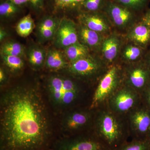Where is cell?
Segmentation results:
<instances>
[{
    "label": "cell",
    "instance_id": "6da1fadb",
    "mask_svg": "<svg viewBox=\"0 0 150 150\" xmlns=\"http://www.w3.org/2000/svg\"><path fill=\"white\" fill-rule=\"evenodd\" d=\"M0 121V150L52 149L46 108L35 87L18 86L3 94Z\"/></svg>",
    "mask_w": 150,
    "mask_h": 150
},
{
    "label": "cell",
    "instance_id": "7a4b0ae2",
    "mask_svg": "<svg viewBox=\"0 0 150 150\" xmlns=\"http://www.w3.org/2000/svg\"><path fill=\"white\" fill-rule=\"evenodd\" d=\"M94 135L109 150H114L126 142V132L118 118L112 112L100 113Z\"/></svg>",
    "mask_w": 150,
    "mask_h": 150
},
{
    "label": "cell",
    "instance_id": "3957f363",
    "mask_svg": "<svg viewBox=\"0 0 150 150\" xmlns=\"http://www.w3.org/2000/svg\"><path fill=\"white\" fill-rule=\"evenodd\" d=\"M47 88L52 102L58 107H67L72 104L79 94V87L74 81L60 76L49 78Z\"/></svg>",
    "mask_w": 150,
    "mask_h": 150
},
{
    "label": "cell",
    "instance_id": "277c9868",
    "mask_svg": "<svg viewBox=\"0 0 150 150\" xmlns=\"http://www.w3.org/2000/svg\"><path fill=\"white\" fill-rule=\"evenodd\" d=\"M52 150H109L94 134L64 137L56 140Z\"/></svg>",
    "mask_w": 150,
    "mask_h": 150
},
{
    "label": "cell",
    "instance_id": "5b68a950",
    "mask_svg": "<svg viewBox=\"0 0 150 150\" xmlns=\"http://www.w3.org/2000/svg\"><path fill=\"white\" fill-rule=\"evenodd\" d=\"M118 69L112 67L100 82L93 99L92 107L98 105L112 96L118 86Z\"/></svg>",
    "mask_w": 150,
    "mask_h": 150
},
{
    "label": "cell",
    "instance_id": "8992f818",
    "mask_svg": "<svg viewBox=\"0 0 150 150\" xmlns=\"http://www.w3.org/2000/svg\"><path fill=\"white\" fill-rule=\"evenodd\" d=\"M53 40L56 48L63 50L79 42L78 29L74 23L66 18L61 20Z\"/></svg>",
    "mask_w": 150,
    "mask_h": 150
},
{
    "label": "cell",
    "instance_id": "52a82bcc",
    "mask_svg": "<svg viewBox=\"0 0 150 150\" xmlns=\"http://www.w3.org/2000/svg\"><path fill=\"white\" fill-rule=\"evenodd\" d=\"M69 72L78 78L87 79L93 76L99 72L100 64L91 56H89L69 63Z\"/></svg>",
    "mask_w": 150,
    "mask_h": 150
},
{
    "label": "cell",
    "instance_id": "ba28073f",
    "mask_svg": "<svg viewBox=\"0 0 150 150\" xmlns=\"http://www.w3.org/2000/svg\"><path fill=\"white\" fill-rule=\"evenodd\" d=\"M137 101L136 92L131 88H123L112 95L110 98L112 110L118 113L128 112L135 106Z\"/></svg>",
    "mask_w": 150,
    "mask_h": 150
},
{
    "label": "cell",
    "instance_id": "9c48e42d",
    "mask_svg": "<svg viewBox=\"0 0 150 150\" xmlns=\"http://www.w3.org/2000/svg\"><path fill=\"white\" fill-rule=\"evenodd\" d=\"M134 140H144L150 127V115L144 110L140 109L131 112L130 118Z\"/></svg>",
    "mask_w": 150,
    "mask_h": 150
},
{
    "label": "cell",
    "instance_id": "30bf717a",
    "mask_svg": "<svg viewBox=\"0 0 150 150\" xmlns=\"http://www.w3.org/2000/svg\"><path fill=\"white\" fill-rule=\"evenodd\" d=\"M90 120V116L88 112L81 111L70 112L63 120V128L68 132H75L87 125Z\"/></svg>",
    "mask_w": 150,
    "mask_h": 150
},
{
    "label": "cell",
    "instance_id": "8fae6325",
    "mask_svg": "<svg viewBox=\"0 0 150 150\" xmlns=\"http://www.w3.org/2000/svg\"><path fill=\"white\" fill-rule=\"evenodd\" d=\"M64 52L56 49H50L47 51L45 66L52 71L64 69L69 65Z\"/></svg>",
    "mask_w": 150,
    "mask_h": 150
},
{
    "label": "cell",
    "instance_id": "7c38bea8",
    "mask_svg": "<svg viewBox=\"0 0 150 150\" xmlns=\"http://www.w3.org/2000/svg\"><path fill=\"white\" fill-rule=\"evenodd\" d=\"M47 51L41 46L34 45L28 50L26 56L33 69L38 70L45 65Z\"/></svg>",
    "mask_w": 150,
    "mask_h": 150
},
{
    "label": "cell",
    "instance_id": "4fadbf2b",
    "mask_svg": "<svg viewBox=\"0 0 150 150\" xmlns=\"http://www.w3.org/2000/svg\"><path fill=\"white\" fill-rule=\"evenodd\" d=\"M78 33L79 40L88 48H95L101 42V36L99 33L89 29L83 25L78 28Z\"/></svg>",
    "mask_w": 150,
    "mask_h": 150
},
{
    "label": "cell",
    "instance_id": "5bb4252c",
    "mask_svg": "<svg viewBox=\"0 0 150 150\" xmlns=\"http://www.w3.org/2000/svg\"><path fill=\"white\" fill-rule=\"evenodd\" d=\"M80 21L83 25L99 33L107 32L109 30V26L107 23L98 16L83 15L81 16Z\"/></svg>",
    "mask_w": 150,
    "mask_h": 150
},
{
    "label": "cell",
    "instance_id": "9a60e30c",
    "mask_svg": "<svg viewBox=\"0 0 150 150\" xmlns=\"http://www.w3.org/2000/svg\"><path fill=\"white\" fill-rule=\"evenodd\" d=\"M64 54L69 63L89 55L88 48L79 41L64 49Z\"/></svg>",
    "mask_w": 150,
    "mask_h": 150
},
{
    "label": "cell",
    "instance_id": "2e32d148",
    "mask_svg": "<svg viewBox=\"0 0 150 150\" xmlns=\"http://www.w3.org/2000/svg\"><path fill=\"white\" fill-rule=\"evenodd\" d=\"M119 39L115 36L108 38L103 41L102 51L105 59L108 62H112L117 56L119 48Z\"/></svg>",
    "mask_w": 150,
    "mask_h": 150
},
{
    "label": "cell",
    "instance_id": "e0dca14e",
    "mask_svg": "<svg viewBox=\"0 0 150 150\" xmlns=\"http://www.w3.org/2000/svg\"><path fill=\"white\" fill-rule=\"evenodd\" d=\"M147 74L145 70L139 67L131 69L128 76L129 85L134 89L143 88L146 81Z\"/></svg>",
    "mask_w": 150,
    "mask_h": 150
},
{
    "label": "cell",
    "instance_id": "ac0fdd59",
    "mask_svg": "<svg viewBox=\"0 0 150 150\" xmlns=\"http://www.w3.org/2000/svg\"><path fill=\"white\" fill-rule=\"evenodd\" d=\"M110 14L114 23L119 27L126 26L131 18L130 11L118 6L112 7L110 9Z\"/></svg>",
    "mask_w": 150,
    "mask_h": 150
},
{
    "label": "cell",
    "instance_id": "d6986e66",
    "mask_svg": "<svg viewBox=\"0 0 150 150\" xmlns=\"http://www.w3.org/2000/svg\"><path fill=\"white\" fill-rule=\"evenodd\" d=\"M1 55L24 57L25 49L24 46L15 41H7L3 43L1 47Z\"/></svg>",
    "mask_w": 150,
    "mask_h": 150
},
{
    "label": "cell",
    "instance_id": "ffe728a7",
    "mask_svg": "<svg viewBox=\"0 0 150 150\" xmlns=\"http://www.w3.org/2000/svg\"><path fill=\"white\" fill-rule=\"evenodd\" d=\"M129 37L136 43L140 45L146 44L150 38V29L143 25H137L132 30Z\"/></svg>",
    "mask_w": 150,
    "mask_h": 150
},
{
    "label": "cell",
    "instance_id": "44dd1931",
    "mask_svg": "<svg viewBox=\"0 0 150 150\" xmlns=\"http://www.w3.org/2000/svg\"><path fill=\"white\" fill-rule=\"evenodd\" d=\"M35 27V23L32 17L30 14H28L18 22L16 25V31L20 36L26 37L30 35Z\"/></svg>",
    "mask_w": 150,
    "mask_h": 150
},
{
    "label": "cell",
    "instance_id": "7402d4cb",
    "mask_svg": "<svg viewBox=\"0 0 150 150\" xmlns=\"http://www.w3.org/2000/svg\"><path fill=\"white\" fill-rule=\"evenodd\" d=\"M1 56L4 64L12 71H18L23 69L24 63L22 57L4 55Z\"/></svg>",
    "mask_w": 150,
    "mask_h": 150
},
{
    "label": "cell",
    "instance_id": "603a6c76",
    "mask_svg": "<svg viewBox=\"0 0 150 150\" xmlns=\"http://www.w3.org/2000/svg\"><path fill=\"white\" fill-rule=\"evenodd\" d=\"M114 150H150L149 140H134L126 142Z\"/></svg>",
    "mask_w": 150,
    "mask_h": 150
},
{
    "label": "cell",
    "instance_id": "cb8c5ba5",
    "mask_svg": "<svg viewBox=\"0 0 150 150\" xmlns=\"http://www.w3.org/2000/svg\"><path fill=\"white\" fill-rule=\"evenodd\" d=\"M18 6L9 0L1 3L0 5V15L2 17L8 18L18 12Z\"/></svg>",
    "mask_w": 150,
    "mask_h": 150
},
{
    "label": "cell",
    "instance_id": "d4e9b609",
    "mask_svg": "<svg viewBox=\"0 0 150 150\" xmlns=\"http://www.w3.org/2000/svg\"><path fill=\"white\" fill-rule=\"evenodd\" d=\"M56 8L62 10H69L83 4L85 0H54Z\"/></svg>",
    "mask_w": 150,
    "mask_h": 150
},
{
    "label": "cell",
    "instance_id": "484cf974",
    "mask_svg": "<svg viewBox=\"0 0 150 150\" xmlns=\"http://www.w3.org/2000/svg\"><path fill=\"white\" fill-rule=\"evenodd\" d=\"M60 20L52 16H46L42 18L38 25L37 31L57 27Z\"/></svg>",
    "mask_w": 150,
    "mask_h": 150
},
{
    "label": "cell",
    "instance_id": "4316f807",
    "mask_svg": "<svg viewBox=\"0 0 150 150\" xmlns=\"http://www.w3.org/2000/svg\"><path fill=\"white\" fill-rule=\"evenodd\" d=\"M142 52L139 47L136 46H127L123 51V57L128 61H136L139 58Z\"/></svg>",
    "mask_w": 150,
    "mask_h": 150
},
{
    "label": "cell",
    "instance_id": "83f0119b",
    "mask_svg": "<svg viewBox=\"0 0 150 150\" xmlns=\"http://www.w3.org/2000/svg\"><path fill=\"white\" fill-rule=\"evenodd\" d=\"M59 26V25H58ZM58 26L37 31L38 39L40 42L45 43L53 39Z\"/></svg>",
    "mask_w": 150,
    "mask_h": 150
},
{
    "label": "cell",
    "instance_id": "f1b7e54d",
    "mask_svg": "<svg viewBox=\"0 0 150 150\" xmlns=\"http://www.w3.org/2000/svg\"><path fill=\"white\" fill-rule=\"evenodd\" d=\"M101 0H85L83 5L88 10L95 11L99 8Z\"/></svg>",
    "mask_w": 150,
    "mask_h": 150
},
{
    "label": "cell",
    "instance_id": "f546056e",
    "mask_svg": "<svg viewBox=\"0 0 150 150\" xmlns=\"http://www.w3.org/2000/svg\"><path fill=\"white\" fill-rule=\"evenodd\" d=\"M122 4L129 6L136 7L140 6L144 0H119Z\"/></svg>",
    "mask_w": 150,
    "mask_h": 150
},
{
    "label": "cell",
    "instance_id": "4dcf8cb0",
    "mask_svg": "<svg viewBox=\"0 0 150 150\" xmlns=\"http://www.w3.org/2000/svg\"><path fill=\"white\" fill-rule=\"evenodd\" d=\"M44 0H29V2L35 9L40 10L43 8Z\"/></svg>",
    "mask_w": 150,
    "mask_h": 150
},
{
    "label": "cell",
    "instance_id": "1f68e13d",
    "mask_svg": "<svg viewBox=\"0 0 150 150\" xmlns=\"http://www.w3.org/2000/svg\"><path fill=\"white\" fill-rule=\"evenodd\" d=\"M7 80L6 74L5 71L1 67L0 69V83L3 84Z\"/></svg>",
    "mask_w": 150,
    "mask_h": 150
},
{
    "label": "cell",
    "instance_id": "d6a6232c",
    "mask_svg": "<svg viewBox=\"0 0 150 150\" xmlns=\"http://www.w3.org/2000/svg\"><path fill=\"white\" fill-rule=\"evenodd\" d=\"M7 36L8 33L5 30L1 28V29H0V41H1V42L4 40L7 37Z\"/></svg>",
    "mask_w": 150,
    "mask_h": 150
},
{
    "label": "cell",
    "instance_id": "836d02e7",
    "mask_svg": "<svg viewBox=\"0 0 150 150\" xmlns=\"http://www.w3.org/2000/svg\"><path fill=\"white\" fill-rule=\"evenodd\" d=\"M9 1L18 6L24 4L29 2V0H9Z\"/></svg>",
    "mask_w": 150,
    "mask_h": 150
},
{
    "label": "cell",
    "instance_id": "e575fe53",
    "mask_svg": "<svg viewBox=\"0 0 150 150\" xmlns=\"http://www.w3.org/2000/svg\"><path fill=\"white\" fill-rule=\"evenodd\" d=\"M144 21L147 25L150 26V13L145 18Z\"/></svg>",
    "mask_w": 150,
    "mask_h": 150
},
{
    "label": "cell",
    "instance_id": "d590c367",
    "mask_svg": "<svg viewBox=\"0 0 150 150\" xmlns=\"http://www.w3.org/2000/svg\"><path fill=\"white\" fill-rule=\"evenodd\" d=\"M149 102H150V90L149 91Z\"/></svg>",
    "mask_w": 150,
    "mask_h": 150
},
{
    "label": "cell",
    "instance_id": "8d00e7d4",
    "mask_svg": "<svg viewBox=\"0 0 150 150\" xmlns=\"http://www.w3.org/2000/svg\"><path fill=\"white\" fill-rule=\"evenodd\" d=\"M149 140H150V139Z\"/></svg>",
    "mask_w": 150,
    "mask_h": 150
}]
</instances>
